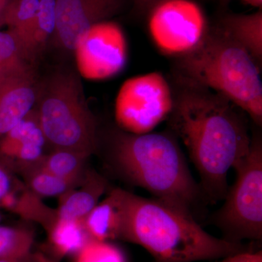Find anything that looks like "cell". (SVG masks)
I'll return each mask as SVG.
<instances>
[{
    "instance_id": "obj_1",
    "label": "cell",
    "mask_w": 262,
    "mask_h": 262,
    "mask_svg": "<svg viewBox=\"0 0 262 262\" xmlns=\"http://www.w3.org/2000/svg\"><path fill=\"white\" fill-rule=\"evenodd\" d=\"M169 124L199 173L207 203L225 199L227 173L247 155L251 140L233 103L220 94L181 78Z\"/></svg>"
},
{
    "instance_id": "obj_2",
    "label": "cell",
    "mask_w": 262,
    "mask_h": 262,
    "mask_svg": "<svg viewBox=\"0 0 262 262\" xmlns=\"http://www.w3.org/2000/svg\"><path fill=\"white\" fill-rule=\"evenodd\" d=\"M110 158L114 168L127 182L144 188L155 199L198 223L203 218L208 203L177 139L170 134L119 131L113 138Z\"/></svg>"
},
{
    "instance_id": "obj_3",
    "label": "cell",
    "mask_w": 262,
    "mask_h": 262,
    "mask_svg": "<svg viewBox=\"0 0 262 262\" xmlns=\"http://www.w3.org/2000/svg\"><path fill=\"white\" fill-rule=\"evenodd\" d=\"M122 241L144 248L153 262L211 261L254 250L211 235L192 217L163 202L129 192Z\"/></svg>"
},
{
    "instance_id": "obj_4",
    "label": "cell",
    "mask_w": 262,
    "mask_h": 262,
    "mask_svg": "<svg viewBox=\"0 0 262 262\" xmlns=\"http://www.w3.org/2000/svg\"><path fill=\"white\" fill-rule=\"evenodd\" d=\"M178 68L181 78L222 95L261 126L259 66L222 29L209 30L195 49L179 57Z\"/></svg>"
},
{
    "instance_id": "obj_5",
    "label": "cell",
    "mask_w": 262,
    "mask_h": 262,
    "mask_svg": "<svg viewBox=\"0 0 262 262\" xmlns=\"http://www.w3.org/2000/svg\"><path fill=\"white\" fill-rule=\"evenodd\" d=\"M34 107L53 149L74 150L89 157L96 152V121L77 71L58 69L39 80Z\"/></svg>"
},
{
    "instance_id": "obj_6",
    "label": "cell",
    "mask_w": 262,
    "mask_h": 262,
    "mask_svg": "<svg viewBox=\"0 0 262 262\" xmlns=\"http://www.w3.org/2000/svg\"><path fill=\"white\" fill-rule=\"evenodd\" d=\"M237 177L228 188L225 203L210 218L223 234L222 238L234 243L262 239V145L251 140L249 151L234 168Z\"/></svg>"
},
{
    "instance_id": "obj_7",
    "label": "cell",
    "mask_w": 262,
    "mask_h": 262,
    "mask_svg": "<svg viewBox=\"0 0 262 262\" xmlns=\"http://www.w3.org/2000/svg\"><path fill=\"white\" fill-rule=\"evenodd\" d=\"M174 94L159 72L137 76L124 82L115 102V119L124 132L144 134L170 116Z\"/></svg>"
},
{
    "instance_id": "obj_8",
    "label": "cell",
    "mask_w": 262,
    "mask_h": 262,
    "mask_svg": "<svg viewBox=\"0 0 262 262\" xmlns=\"http://www.w3.org/2000/svg\"><path fill=\"white\" fill-rule=\"evenodd\" d=\"M149 13L150 36L168 56L179 58L190 53L210 30L201 7L192 0H165Z\"/></svg>"
},
{
    "instance_id": "obj_9",
    "label": "cell",
    "mask_w": 262,
    "mask_h": 262,
    "mask_svg": "<svg viewBox=\"0 0 262 262\" xmlns=\"http://www.w3.org/2000/svg\"><path fill=\"white\" fill-rule=\"evenodd\" d=\"M74 54L80 75L103 80L118 74L127 60V45L121 28L106 20L94 25L81 38Z\"/></svg>"
},
{
    "instance_id": "obj_10",
    "label": "cell",
    "mask_w": 262,
    "mask_h": 262,
    "mask_svg": "<svg viewBox=\"0 0 262 262\" xmlns=\"http://www.w3.org/2000/svg\"><path fill=\"white\" fill-rule=\"evenodd\" d=\"M124 3L125 0H56V29L51 43L74 53L84 34L117 14Z\"/></svg>"
},
{
    "instance_id": "obj_11",
    "label": "cell",
    "mask_w": 262,
    "mask_h": 262,
    "mask_svg": "<svg viewBox=\"0 0 262 262\" xmlns=\"http://www.w3.org/2000/svg\"><path fill=\"white\" fill-rule=\"evenodd\" d=\"M48 146L34 107L0 139V163L20 174L40 163Z\"/></svg>"
},
{
    "instance_id": "obj_12",
    "label": "cell",
    "mask_w": 262,
    "mask_h": 262,
    "mask_svg": "<svg viewBox=\"0 0 262 262\" xmlns=\"http://www.w3.org/2000/svg\"><path fill=\"white\" fill-rule=\"evenodd\" d=\"M39 81L34 69L0 82V139L34 108Z\"/></svg>"
},
{
    "instance_id": "obj_13",
    "label": "cell",
    "mask_w": 262,
    "mask_h": 262,
    "mask_svg": "<svg viewBox=\"0 0 262 262\" xmlns=\"http://www.w3.org/2000/svg\"><path fill=\"white\" fill-rule=\"evenodd\" d=\"M127 193L120 188L112 189L85 217L84 227L92 241H122L126 223Z\"/></svg>"
},
{
    "instance_id": "obj_14",
    "label": "cell",
    "mask_w": 262,
    "mask_h": 262,
    "mask_svg": "<svg viewBox=\"0 0 262 262\" xmlns=\"http://www.w3.org/2000/svg\"><path fill=\"white\" fill-rule=\"evenodd\" d=\"M108 190V182L95 170H85L77 187L60 196L56 209L61 218L83 221Z\"/></svg>"
},
{
    "instance_id": "obj_15",
    "label": "cell",
    "mask_w": 262,
    "mask_h": 262,
    "mask_svg": "<svg viewBox=\"0 0 262 262\" xmlns=\"http://www.w3.org/2000/svg\"><path fill=\"white\" fill-rule=\"evenodd\" d=\"M46 232L48 247L58 259L75 256L92 241L82 220L57 217Z\"/></svg>"
},
{
    "instance_id": "obj_16",
    "label": "cell",
    "mask_w": 262,
    "mask_h": 262,
    "mask_svg": "<svg viewBox=\"0 0 262 262\" xmlns=\"http://www.w3.org/2000/svg\"><path fill=\"white\" fill-rule=\"evenodd\" d=\"M220 29L244 48L258 66L262 60V12L226 16Z\"/></svg>"
},
{
    "instance_id": "obj_17",
    "label": "cell",
    "mask_w": 262,
    "mask_h": 262,
    "mask_svg": "<svg viewBox=\"0 0 262 262\" xmlns=\"http://www.w3.org/2000/svg\"><path fill=\"white\" fill-rule=\"evenodd\" d=\"M56 29V0H41L24 48L27 59L32 65L36 67L47 50Z\"/></svg>"
},
{
    "instance_id": "obj_18",
    "label": "cell",
    "mask_w": 262,
    "mask_h": 262,
    "mask_svg": "<svg viewBox=\"0 0 262 262\" xmlns=\"http://www.w3.org/2000/svg\"><path fill=\"white\" fill-rule=\"evenodd\" d=\"M3 206L25 220L38 222L46 230L58 217L56 209L46 206L41 198L19 182L5 196Z\"/></svg>"
},
{
    "instance_id": "obj_19",
    "label": "cell",
    "mask_w": 262,
    "mask_h": 262,
    "mask_svg": "<svg viewBox=\"0 0 262 262\" xmlns=\"http://www.w3.org/2000/svg\"><path fill=\"white\" fill-rule=\"evenodd\" d=\"M89 158L87 155L74 150L53 149L37 165L57 177L81 181L85 173L84 165Z\"/></svg>"
},
{
    "instance_id": "obj_20",
    "label": "cell",
    "mask_w": 262,
    "mask_h": 262,
    "mask_svg": "<svg viewBox=\"0 0 262 262\" xmlns=\"http://www.w3.org/2000/svg\"><path fill=\"white\" fill-rule=\"evenodd\" d=\"M34 69L15 34L0 31V82Z\"/></svg>"
},
{
    "instance_id": "obj_21",
    "label": "cell",
    "mask_w": 262,
    "mask_h": 262,
    "mask_svg": "<svg viewBox=\"0 0 262 262\" xmlns=\"http://www.w3.org/2000/svg\"><path fill=\"white\" fill-rule=\"evenodd\" d=\"M25 185L39 198L60 196L73 189L82 181L70 180L53 175L36 165L22 172Z\"/></svg>"
},
{
    "instance_id": "obj_22",
    "label": "cell",
    "mask_w": 262,
    "mask_h": 262,
    "mask_svg": "<svg viewBox=\"0 0 262 262\" xmlns=\"http://www.w3.org/2000/svg\"><path fill=\"white\" fill-rule=\"evenodd\" d=\"M40 2L41 0H15L7 18L5 26L18 38L24 53L29 31L37 15Z\"/></svg>"
},
{
    "instance_id": "obj_23",
    "label": "cell",
    "mask_w": 262,
    "mask_h": 262,
    "mask_svg": "<svg viewBox=\"0 0 262 262\" xmlns=\"http://www.w3.org/2000/svg\"><path fill=\"white\" fill-rule=\"evenodd\" d=\"M34 239L28 229L0 225V258L25 257L32 253Z\"/></svg>"
},
{
    "instance_id": "obj_24",
    "label": "cell",
    "mask_w": 262,
    "mask_h": 262,
    "mask_svg": "<svg viewBox=\"0 0 262 262\" xmlns=\"http://www.w3.org/2000/svg\"><path fill=\"white\" fill-rule=\"evenodd\" d=\"M75 262H126V259L113 243L92 241L75 256Z\"/></svg>"
},
{
    "instance_id": "obj_25",
    "label": "cell",
    "mask_w": 262,
    "mask_h": 262,
    "mask_svg": "<svg viewBox=\"0 0 262 262\" xmlns=\"http://www.w3.org/2000/svg\"><path fill=\"white\" fill-rule=\"evenodd\" d=\"M219 262H262V251L261 250L242 251L226 256Z\"/></svg>"
},
{
    "instance_id": "obj_26",
    "label": "cell",
    "mask_w": 262,
    "mask_h": 262,
    "mask_svg": "<svg viewBox=\"0 0 262 262\" xmlns=\"http://www.w3.org/2000/svg\"><path fill=\"white\" fill-rule=\"evenodd\" d=\"M16 183L12 176V172L0 163V201L15 187Z\"/></svg>"
},
{
    "instance_id": "obj_27",
    "label": "cell",
    "mask_w": 262,
    "mask_h": 262,
    "mask_svg": "<svg viewBox=\"0 0 262 262\" xmlns=\"http://www.w3.org/2000/svg\"><path fill=\"white\" fill-rule=\"evenodd\" d=\"M15 0H0V28L6 25L7 18Z\"/></svg>"
},
{
    "instance_id": "obj_28",
    "label": "cell",
    "mask_w": 262,
    "mask_h": 262,
    "mask_svg": "<svg viewBox=\"0 0 262 262\" xmlns=\"http://www.w3.org/2000/svg\"><path fill=\"white\" fill-rule=\"evenodd\" d=\"M165 0H134L136 8L141 11H149L153 7Z\"/></svg>"
},
{
    "instance_id": "obj_29",
    "label": "cell",
    "mask_w": 262,
    "mask_h": 262,
    "mask_svg": "<svg viewBox=\"0 0 262 262\" xmlns=\"http://www.w3.org/2000/svg\"><path fill=\"white\" fill-rule=\"evenodd\" d=\"M241 1L255 8H261L262 0H241Z\"/></svg>"
},
{
    "instance_id": "obj_30",
    "label": "cell",
    "mask_w": 262,
    "mask_h": 262,
    "mask_svg": "<svg viewBox=\"0 0 262 262\" xmlns=\"http://www.w3.org/2000/svg\"><path fill=\"white\" fill-rule=\"evenodd\" d=\"M36 256L40 262H57L54 259L45 255L42 253H35Z\"/></svg>"
},
{
    "instance_id": "obj_31",
    "label": "cell",
    "mask_w": 262,
    "mask_h": 262,
    "mask_svg": "<svg viewBox=\"0 0 262 262\" xmlns=\"http://www.w3.org/2000/svg\"><path fill=\"white\" fill-rule=\"evenodd\" d=\"M22 262H40L38 259L35 253H31L30 254L27 255L25 258H24Z\"/></svg>"
},
{
    "instance_id": "obj_32",
    "label": "cell",
    "mask_w": 262,
    "mask_h": 262,
    "mask_svg": "<svg viewBox=\"0 0 262 262\" xmlns=\"http://www.w3.org/2000/svg\"><path fill=\"white\" fill-rule=\"evenodd\" d=\"M29 254H30V253H29ZM25 257H8L0 258V262H22L24 258Z\"/></svg>"
},
{
    "instance_id": "obj_33",
    "label": "cell",
    "mask_w": 262,
    "mask_h": 262,
    "mask_svg": "<svg viewBox=\"0 0 262 262\" xmlns=\"http://www.w3.org/2000/svg\"><path fill=\"white\" fill-rule=\"evenodd\" d=\"M0 222H1V214H0Z\"/></svg>"
}]
</instances>
